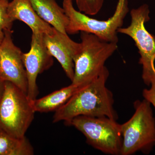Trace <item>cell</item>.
Returning <instances> with one entry per match:
<instances>
[{
    "mask_svg": "<svg viewBox=\"0 0 155 155\" xmlns=\"http://www.w3.org/2000/svg\"><path fill=\"white\" fill-rule=\"evenodd\" d=\"M110 73L105 67L94 80L81 87L64 105L55 111L54 123L69 122L80 116L109 117L117 120L114 95L106 86Z\"/></svg>",
    "mask_w": 155,
    "mask_h": 155,
    "instance_id": "cell-1",
    "label": "cell"
},
{
    "mask_svg": "<svg viewBox=\"0 0 155 155\" xmlns=\"http://www.w3.org/2000/svg\"><path fill=\"white\" fill-rule=\"evenodd\" d=\"M151 105L144 99L134 102L133 116L121 124L120 155H131L138 152L148 154L155 147V119Z\"/></svg>",
    "mask_w": 155,
    "mask_h": 155,
    "instance_id": "cell-2",
    "label": "cell"
},
{
    "mask_svg": "<svg viewBox=\"0 0 155 155\" xmlns=\"http://www.w3.org/2000/svg\"><path fill=\"white\" fill-rule=\"evenodd\" d=\"M80 51L74 58V75L72 84L83 86L101 73L106 61L118 48L117 43L101 39L93 34L81 32Z\"/></svg>",
    "mask_w": 155,
    "mask_h": 155,
    "instance_id": "cell-3",
    "label": "cell"
},
{
    "mask_svg": "<svg viewBox=\"0 0 155 155\" xmlns=\"http://www.w3.org/2000/svg\"><path fill=\"white\" fill-rule=\"evenodd\" d=\"M63 8L69 18L66 28L67 34L73 35L84 31L93 34L101 39L118 43L117 34L129 12L128 0H119L115 13L107 20H99L75 10L72 0H64Z\"/></svg>",
    "mask_w": 155,
    "mask_h": 155,
    "instance_id": "cell-4",
    "label": "cell"
},
{
    "mask_svg": "<svg viewBox=\"0 0 155 155\" xmlns=\"http://www.w3.org/2000/svg\"><path fill=\"white\" fill-rule=\"evenodd\" d=\"M35 113L27 94L14 84L5 81L0 100V128L12 136L23 138Z\"/></svg>",
    "mask_w": 155,
    "mask_h": 155,
    "instance_id": "cell-5",
    "label": "cell"
},
{
    "mask_svg": "<svg viewBox=\"0 0 155 155\" xmlns=\"http://www.w3.org/2000/svg\"><path fill=\"white\" fill-rule=\"evenodd\" d=\"M79 130L86 142L97 150L107 154H120L122 137L121 124L109 117L80 116L65 122Z\"/></svg>",
    "mask_w": 155,
    "mask_h": 155,
    "instance_id": "cell-6",
    "label": "cell"
},
{
    "mask_svg": "<svg viewBox=\"0 0 155 155\" xmlns=\"http://www.w3.org/2000/svg\"><path fill=\"white\" fill-rule=\"evenodd\" d=\"M149 8L144 4L130 11L131 22L129 26L120 28L118 32L130 37L135 42L140 56L139 64L142 66V78L147 86L155 83V36L145 26L150 19Z\"/></svg>",
    "mask_w": 155,
    "mask_h": 155,
    "instance_id": "cell-7",
    "label": "cell"
},
{
    "mask_svg": "<svg viewBox=\"0 0 155 155\" xmlns=\"http://www.w3.org/2000/svg\"><path fill=\"white\" fill-rule=\"evenodd\" d=\"M4 36L0 43V78L9 81L27 94L28 82L21 49L15 45L13 31H4Z\"/></svg>",
    "mask_w": 155,
    "mask_h": 155,
    "instance_id": "cell-8",
    "label": "cell"
},
{
    "mask_svg": "<svg viewBox=\"0 0 155 155\" xmlns=\"http://www.w3.org/2000/svg\"><path fill=\"white\" fill-rule=\"evenodd\" d=\"M44 34L32 33L31 48L28 52L22 54V61L25 67L28 82L27 96L30 101L37 98L38 90L37 78L52 66V56L45 44Z\"/></svg>",
    "mask_w": 155,
    "mask_h": 155,
    "instance_id": "cell-9",
    "label": "cell"
},
{
    "mask_svg": "<svg viewBox=\"0 0 155 155\" xmlns=\"http://www.w3.org/2000/svg\"><path fill=\"white\" fill-rule=\"evenodd\" d=\"M44 41L51 55L61 64L68 78L72 81L74 75V58L81 48V43L72 40L67 34L53 27L51 33L45 34Z\"/></svg>",
    "mask_w": 155,
    "mask_h": 155,
    "instance_id": "cell-10",
    "label": "cell"
},
{
    "mask_svg": "<svg viewBox=\"0 0 155 155\" xmlns=\"http://www.w3.org/2000/svg\"><path fill=\"white\" fill-rule=\"evenodd\" d=\"M9 16L14 21L19 20L25 23L32 33L49 34L53 27L42 19L32 7L30 0H12L8 8Z\"/></svg>",
    "mask_w": 155,
    "mask_h": 155,
    "instance_id": "cell-11",
    "label": "cell"
},
{
    "mask_svg": "<svg viewBox=\"0 0 155 155\" xmlns=\"http://www.w3.org/2000/svg\"><path fill=\"white\" fill-rule=\"evenodd\" d=\"M32 7L42 19L62 33L66 32L69 18L56 0H30Z\"/></svg>",
    "mask_w": 155,
    "mask_h": 155,
    "instance_id": "cell-12",
    "label": "cell"
},
{
    "mask_svg": "<svg viewBox=\"0 0 155 155\" xmlns=\"http://www.w3.org/2000/svg\"><path fill=\"white\" fill-rule=\"evenodd\" d=\"M81 87L71 84L69 86L56 91L41 98L31 100V106L35 113L55 111L64 105Z\"/></svg>",
    "mask_w": 155,
    "mask_h": 155,
    "instance_id": "cell-13",
    "label": "cell"
},
{
    "mask_svg": "<svg viewBox=\"0 0 155 155\" xmlns=\"http://www.w3.org/2000/svg\"><path fill=\"white\" fill-rule=\"evenodd\" d=\"M34 149L25 137H14L0 128V155H32Z\"/></svg>",
    "mask_w": 155,
    "mask_h": 155,
    "instance_id": "cell-14",
    "label": "cell"
},
{
    "mask_svg": "<svg viewBox=\"0 0 155 155\" xmlns=\"http://www.w3.org/2000/svg\"><path fill=\"white\" fill-rule=\"evenodd\" d=\"M79 11L87 15H96L102 8L104 0H75Z\"/></svg>",
    "mask_w": 155,
    "mask_h": 155,
    "instance_id": "cell-15",
    "label": "cell"
},
{
    "mask_svg": "<svg viewBox=\"0 0 155 155\" xmlns=\"http://www.w3.org/2000/svg\"><path fill=\"white\" fill-rule=\"evenodd\" d=\"M9 0H0V33L5 30H11L14 21L8 12Z\"/></svg>",
    "mask_w": 155,
    "mask_h": 155,
    "instance_id": "cell-16",
    "label": "cell"
},
{
    "mask_svg": "<svg viewBox=\"0 0 155 155\" xmlns=\"http://www.w3.org/2000/svg\"><path fill=\"white\" fill-rule=\"evenodd\" d=\"M143 96L153 106L155 109V83L151 85L149 89H144L143 91Z\"/></svg>",
    "mask_w": 155,
    "mask_h": 155,
    "instance_id": "cell-17",
    "label": "cell"
},
{
    "mask_svg": "<svg viewBox=\"0 0 155 155\" xmlns=\"http://www.w3.org/2000/svg\"><path fill=\"white\" fill-rule=\"evenodd\" d=\"M4 85H5V81H3L0 78V100L2 95L3 91H4Z\"/></svg>",
    "mask_w": 155,
    "mask_h": 155,
    "instance_id": "cell-18",
    "label": "cell"
},
{
    "mask_svg": "<svg viewBox=\"0 0 155 155\" xmlns=\"http://www.w3.org/2000/svg\"><path fill=\"white\" fill-rule=\"evenodd\" d=\"M4 32L3 33H0V43L1 42V41L2 40L3 38H4Z\"/></svg>",
    "mask_w": 155,
    "mask_h": 155,
    "instance_id": "cell-19",
    "label": "cell"
}]
</instances>
